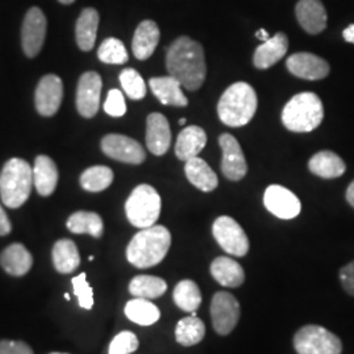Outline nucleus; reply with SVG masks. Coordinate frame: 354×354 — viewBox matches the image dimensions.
<instances>
[{
	"mask_svg": "<svg viewBox=\"0 0 354 354\" xmlns=\"http://www.w3.org/2000/svg\"><path fill=\"white\" fill-rule=\"evenodd\" d=\"M167 71L185 89L200 88L206 79V61L203 45L187 36L177 38L167 49Z\"/></svg>",
	"mask_w": 354,
	"mask_h": 354,
	"instance_id": "f257e3e1",
	"label": "nucleus"
},
{
	"mask_svg": "<svg viewBox=\"0 0 354 354\" xmlns=\"http://www.w3.org/2000/svg\"><path fill=\"white\" fill-rule=\"evenodd\" d=\"M171 241V232L165 226L142 228L127 245V260L140 269L158 266L169 251Z\"/></svg>",
	"mask_w": 354,
	"mask_h": 354,
	"instance_id": "f03ea898",
	"label": "nucleus"
},
{
	"mask_svg": "<svg viewBox=\"0 0 354 354\" xmlns=\"http://www.w3.org/2000/svg\"><path fill=\"white\" fill-rule=\"evenodd\" d=\"M257 109L254 89L244 82L230 86L218 102L219 120L230 127L247 125Z\"/></svg>",
	"mask_w": 354,
	"mask_h": 354,
	"instance_id": "7ed1b4c3",
	"label": "nucleus"
},
{
	"mask_svg": "<svg viewBox=\"0 0 354 354\" xmlns=\"http://www.w3.org/2000/svg\"><path fill=\"white\" fill-rule=\"evenodd\" d=\"M33 185V169L24 159L8 160L0 174V197L10 209H17L28 201Z\"/></svg>",
	"mask_w": 354,
	"mask_h": 354,
	"instance_id": "20e7f679",
	"label": "nucleus"
},
{
	"mask_svg": "<svg viewBox=\"0 0 354 354\" xmlns=\"http://www.w3.org/2000/svg\"><path fill=\"white\" fill-rule=\"evenodd\" d=\"M323 118V102L313 92L295 95L282 111L283 127L294 133H310L322 124Z\"/></svg>",
	"mask_w": 354,
	"mask_h": 354,
	"instance_id": "39448f33",
	"label": "nucleus"
},
{
	"mask_svg": "<svg viewBox=\"0 0 354 354\" xmlns=\"http://www.w3.org/2000/svg\"><path fill=\"white\" fill-rule=\"evenodd\" d=\"M162 198L151 185L142 184L131 192L125 203L129 222L138 228L151 227L159 219Z\"/></svg>",
	"mask_w": 354,
	"mask_h": 354,
	"instance_id": "423d86ee",
	"label": "nucleus"
},
{
	"mask_svg": "<svg viewBox=\"0 0 354 354\" xmlns=\"http://www.w3.org/2000/svg\"><path fill=\"white\" fill-rule=\"evenodd\" d=\"M294 348L298 354H342V340L320 326H306L294 336Z\"/></svg>",
	"mask_w": 354,
	"mask_h": 354,
	"instance_id": "0eeeda50",
	"label": "nucleus"
},
{
	"mask_svg": "<svg viewBox=\"0 0 354 354\" xmlns=\"http://www.w3.org/2000/svg\"><path fill=\"white\" fill-rule=\"evenodd\" d=\"M215 241L228 254L243 257L250 251V241L241 225L231 216L223 215L213 225Z\"/></svg>",
	"mask_w": 354,
	"mask_h": 354,
	"instance_id": "6e6552de",
	"label": "nucleus"
},
{
	"mask_svg": "<svg viewBox=\"0 0 354 354\" xmlns=\"http://www.w3.org/2000/svg\"><path fill=\"white\" fill-rule=\"evenodd\" d=\"M210 314L215 332L225 336L236 327L241 317V306L232 294L219 291L213 297Z\"/></svg>",
	"mask_w": 354,
	"mask_h": 354,
	"instance_id": "1a4fd4ad",
	"label": "nucleus"
},
{
	"mask_svg": "<svg viewBox=\"0 0 354 354\" xmlns=\"http://www.w3.org/2000/svg\"><path fill=\"white\" fill-rule=\"evenodd\" d=\"M102 150L114 160L129 165H142L146 159V152L140 142L121 134L105 136L102 140Z\"/></svg>",
	"mask_w": 354,
	"mask_h": 354,
	"instance_id": "9d476101",
	"label": "nucleus"
},
{
	"mask_svg": "<svg viewBox=\"0 0 354 354\" xmlns=\"http://www.w3.org/2000/svg\"><path fill=\"white\" fill-rule=\"evenodd\" d=\"M48 21L44 12L33 7L26 12L21 28V44L26 57L35 58L42 49L46 37Z\"/></svg>",
	"mask_w": 354,
	"mask_h": 354,
	"instance_id": "9b49d317",
	"label": "nucleus"
},
{
	"mask_svg": "<svg viewBox=\"0 0 354 354\" xmlns=\"http://www.w3.org/2000/svg\"><path fill=\"white\" fill-rule=\"evenodd\" d=\"M102 76L95 71H88L80 76L76 89V108L80 115L92 118L100 108Z\"/></svg>",
	"mask_w": 354,
	"mask_h": 354,
	"instance_id": "f8f14e48",
	"label": "nucleus"
},
{
	"mask_svg": "<svg viewBox=\"0 0 354 354\" xmlns=\"http://www.w3.org/2000/svg\"><path fill=\"white\" fill-rule=\"evenodd\" d=\"M64 99V83L59 76L45 75L38 82L35 102L38 113L51 117L58 112Z\"/></svg>",
	"mask_w": 354,
	"mask_h": 354,
	"instance_id": "ddd939ff",
	"label": "nucleus"
},
{
	"mask_svg": "<svg viewBox=\"0 0 354 354\" xmlns=\"http://www.w3.org/2000/svg\"><path fill=\"white\" fill-rule=\"evenodd\" d=\"M219 146L223 155L221 165L222 174L231 181H239L248 171L239 142L231 134H222L219 137Z\"/></svg>",
	"mask_w": 354,
	"mask_h": 354,
	"instance_id": "4468645a",
	"label": "nucleus"
},
{
	"mask_svg": "<svg viewBox=\"0 0 354 354\" xmlns=\"http://www.w3.org/2000/svg\"><path fill=\"white\" fill-rule=\"evenodd\" d=\"M264 205L268 212L279 219H292L301 213L302 205L291 190L281 185H270L264 193Z\"/></svg>",
	"mask_w": 354,
	"mask_h": 354,
	"instance_id": "2eb2a0df",
	"label": "nucleus"
},
{
	"mask_svg": "<svg viewBox=\"0 0 354 354\" xmlns=\"http://www.w3.org/2000/svg\"><path fill=\"white\" fill-rule=\"evenodd\" d=\"M286 67L292 75L306 80H320L329 74V64L311 53L292 54L286 61Z\"/></svg>",
	"mask_w": 354,
	"mask_h": 354,
	"instance_id": "dca6fc26",
	"label": "nucleus"
},
{
	"mask_svg": "<svg viewBox=\"0 0 354 354\" xmlns=\"http://www.w3.org/2000/svg\"><path fill=\"white\" fill-rule=\"evenodd\" d=\"M171 127L169 122L162 113H151L147 117L146 127V145L149 151L156 156H162L171 146Z\"/></svg>",
	"mask_w": 354,
	"mask_h": 354,
	"instance_id": "f3484780",
	"label": "nucleus"
},
{
	"mask_svg": "<svg viewBox=\"0 0 354 354\" xmlns=\"http://www.w3.org/2000/svg\"><path fill=\"white\" fill-rule=\"evenodd\" d=\"M295 15L298 23L310 35H319L327 26V11L320 0H299Z\"/></svg>",
	"mask_w": 354,
	"mask_h": 354,
	"instance_id": "a211bd4d",
	"label": "nucleus"
},
{
	"mask_svg": "<svg viewBox=\"0 0 354 354\" xmlns=\"http://www.w3.org/2000/svg\"><path fill=\"white\" fill-rule=\"evenodd\" d=\"M289 41L285 33H277L274 37H270L263 42L253 55V64L257 68L266 70L279 62L288 53Z\"/></svg>",
	"mask_w": 354,
	"mask_h": 354,
	"instance_id": "6ab92c4d",
	"label": "nucleus"
},
{
	"mask_svg": "<svg viewBox=\"0 0 354 354\" xmlns=\"http://www.w3.org/2000/svg\"><path fill=\"white\" fill-rule=\"evenodd\" d=\"M150 88L156 99L163 105L171 106H187L188 99L183 93L180 82L174 76H160V77H151L150 79Z\"/></svg>",
	"mask_w": 354,
	"mask_h": 354,
	"instance_id": "aec40b11",
	"label": "nucleus"
},
{
	"mask_svg": "<svg viewBox=\"0 0 354 354\" xmlns=\"http://www.w3.org/2000/svg\"><path fill=\"white\" fill-rule=\"evenodd\" d=\"M160 39V30L152 20H145L137 26L133 37V54L137 59H149L156 49Z\"/></svg>",
	"mask_w": 354,
	"mask_h": 354,
	"instance_id": "412c9836",
	"label": "nucleus"
},
{
	"mask_svg": "<svg viewBox=\"0 0 354 354\" xmlns=\"http://www.w3.org/2000/svg\"><path fill=\"white\" fill-rule=\"evenodd\" d=\"M0 266L11 276H26L33 266V257L20 243L8 245L0 254Z\"/></svg>",
	"mask_w": 354,
	"mask_h": 354,
	"instance_id": "4be33fe9",
	"label": "nucleus"
},
{
	"mask_svg": "<svg viewBox=\"0 0 354 354\" xmlns=\"http://www.w3.org/2000/svg\"><path fill=\"white\" fill-rule=\"evenodd\" d=\"M206 142L207 137L201 127H188L183 129L177 137L175 146L177 158L183 162H188L192 158L198 156L206 146Z\"/></svg>",
	"mask_w": 354,
	"mask_h": 354,
	"instance_id": "5701e85b",
	"label": "nucleus"
},
{
	"mask_svg": "<svg viewBox=\"0 0 354 354\" xmlns=\"http://www.w3.org/2000/svg\"><path fill=\"white\" fill-rule=\"evenodd\" d=\"M58 168L46 155H38L33 167V184L38 194L48 197L54 193L58 184Z\"/></svg>",
	"mask_w": 354,
	"mask_h": 354,
	"instance_id": "b1692460",
	"label": "nucleus"
},
{
	"mask_svg": "<svg viewBox=\"0 0 354 354\" xmlns=\"http://www.w3.org/2000/svg\"><path fill=\"white\" fill-rule=\"evenodd\" d=\"M212 276L225 288H238L245 279L244 269L231 257H216L210 266Z\"/></svg>",
	"mask_w": 354,
	"mask_h": 354,
	"instance_id": "393cba45",
	"label": "nucleus"
},
{
	"mask_svg": "<svg viewBox=\"0 0 354 354\" xmlns=\"http://www.w3.org/2000/svg\"><path fill=\"white\" fill-rule=\"evenodd\" d=\"M99 21L100 16L95 8L89 7L80 13L75 26L76 42L80 50L89 51L93 49L97 36Z\"/></svg>",
	"mask_w": 354,
	"mask_h": 354,
	"instance_id": "a878e982",
	"label": "nucleus"
},
{
	"mask_svg": "<svg viewBox=\"0 0 354 354\" xmlns=\"http://www.w3.org/2000/svg\"><path fill=\"white\" fill-rule=\"evenodd\" d=\"M185 175L197 189L213 192L218 187V177L209 165L198 156L185 163Z\"/></svg>",
	"mask_w": 354,
	"mask_h": 354,
	"instance_id": "bb28decb",
	"label": "nucleus"
},
{
	"mask_svg": "<svg viewBox=\"0 0 354 354\" xmlns=\"http://www.w3.org/2000/svg\"><path fill=\"white\" fill-rule=\"evenodd\" d=\"M308 169L322 178H336L344 175L346 165L337 153L320 151L310 159Z\"/></svg>",
	"mask_w": 354,
	"mask_h": 354,
	"instance_id": "cd10ccee",
	"label": "nucleus"
},
{
	"mask_svg": "<svg viewBox=\"0 0 354 354\" xmlns=\"http://www.w3.org/2000/svg\"><path fill=\"white\" fill-rule=\"evenodd\" d=\"M53 263L59 273H73L80 266V254L75 243L70 239L57 241L53 247Z\"/></svg>",
	"mask_w": 354,
	"mask_h": 354,
	"instance_id": "c85d7f7f",
	"label": "nucleus"
},
{
	"mask_svg": "<svg viewBox=\"0 0 354 354\" xmlns=\"http://www.w3.org/2000/svg\"><path fill=\"white\" fill-rule=\"evenodd\" d=\"M66 226L73 234H88L93 238H102L104 232L102 216L93 212H76L70 215Z\"/></svg>",
	"mask_w": 354,
	"mask_h": 354,
	"instance_id": "c756f323",
	"label": "nucleus"
},
{
	"mask_svg": "<svg viewBox=\"0 0 354 354\" xmlns=\"http://www.w3.org/2000/svg\"><path fill=\"white\" fill-rule=\"evenodd\" d=\"M125 315L140 326H152L160 319V311L150 299L134 298L125 306Z\"/></svg>",
	"mask_w": 354,
	"mask_h": 354,
	"instance_id": "7c9ffc66",
	"label": "nucleus"
},
{
	"mask_svg": "<svg viewBox=\"0 0 354 354\" xmlns=\"http://www.w3.org/2000/svg\"><path fill=\"white\" fill-rule=\"evenodd\" d=\"M174 301L178 308L187 313H196L203 302L198 285L192 279L180 281L174 290Z\"/></svg>",
	"mask_w": 354,
	"mask_h": 354,
	"instance_id": "2f4dec72",
	"label": "nucleus"
},
{
	"mask_svg": "<svg viewBox=\"0 0 354 354\" xmlns=\"http://www.w3.org/2000/svg\"><path fill=\"white\" fill-rule=\"evenodd\" d=\"M129 291L134 298L155 299L167 291V282L165 279L153 276H137L130 281Z\"/></svg>",
	"mask_w": 354,
	"mask_h": 354,
	"instance_id": "473e14b6",
	"label": "nucleus"
},
{
	"mask_svg": "<svg viewBox=\"0 0 354 354\" xmlns=\"http://www.w3.org/2000/svg\"><path fill=\"white\" fill-rule=\"evenodd\" d=\"M113 171L105 165H95L86 169L80 176V185L87 192L97 193L111 187L113 183Z\"/></svg>",
	"mask_w": 354,
	"mask_h": 354,
	"instance_id": "72a5a7b5",
	"label": "nucleus"
},
{
	"mask_svg": "<svg viewBox=\"0 0 354 354\" xmlns=\"http://www.w3.org/2000/svg\"><path fill=\"white\" fill-rule=\"evenodd\" d=\"M205 324L197 317L190 315L181 319L176 326V342L184 346H192L203 342L205 337Z\"/></svg>",
	"mask_w": 354,
	"mask_h": 354,
	"instance_id": "f704fd0d",
	"label": "nucleus"
},
{
	"mask_svg": "<svg viewBox=\"0 0 354 354\" xmlns=\"http://www.w3.org/2000/svg\"><path fill=\"white\" fill-rule=\"evenodd\" d=\"M97 55L102 64H125L129 61L127 48L118 38L104 39L97 51Z\"/></svg>",
	"mask_w": 354,
	"mask_h": 354,
	"instance_id": "c9c22d12",
	"label": "nucleus"
},
{
	"mask_svg": "<svg viewBox=\"0 0 354 354\" xmlns=\"http://www.w3.org/2000/svg\"><path fill=\"white\" fill-rule=\"evenodd\" d=\"M120 82L125 93L133 100H140L146 96V83L142 79L140 73L134 68H125L120 74Z\"/></svg>",
	"mask_w": 354,
	"mask_h": 354,
	"instance_id": "e433bc0d",
	"label": "nucleus"
},
{
	"mask_svg": "<svg viewBox=\"0 0 354 354\" xmlns=\"http://www.w3.org/2000/svg\"><path fill=\"white\" fill-rule=\"evenodd\" d=\"M140 346L138 337L130 332L124 330L114 337L109 345V354H131L134 353Z\"/></svg>",
	"mask_w": 354,
	"mask_h": 354,
	"instance_id": "4c0bfd02",
	"label": "nucleus"
},
{
	"mask_svg": "<svg viewBox=\"0 0 354 354\" xmlns=\"http://www.w3.org/2000/svg\"><path fill=\"white\" fill-rule=\"evenodd\" d=\"M73 288H74V294L79 299V306L82 308L91 310L93 307V290L89 286L88 281L86 273H80L71 279Z\"/></svg>",
	"mask_w": 354,
	"mask_h": 354,
	"instance_id": "58836bf2",
	"label": "nucleus"
},
{
	"mask_svg": "<svg viewBox=\"0 0 354 354\" xmlns=\"http://www.w3.org/2000/svg\"><path fill=\"white\" fill-rule=\"evenodd\" d=\"M104 111L112 117H122L127 113V104L120 89H111L104 104Z\"/></svg>",
	"mask_w": 354,
	"mask_h": 354,
	"instance_id": "ea45409f",
	"label": "nucleus"
},
{
	"mask_svg": "<svg viewBox=\"0 0 354 354\" xmlns=\"http://www.w3.org/2000/svg\"><path fill=\"white\" fill-rule=\"evenodd\" d=\"M0 354H33V351L26 342L1 340Z\"/></svg>",
	"mask_w": 354,
	"mask_h": 354,
	"instance_id": "a19ab883",
	"label": "nucleus"
},
{
	"mask_svg": "<svg viewBox=\"0 0 354 354\" xmlns=\"http://www.w3.org/2000/svg\"><path fill=\"white\" fill-rule=\"evenodd\" d=\"M340 279L345 291L351 295H354V261L342 268Z\"/></svg>",
	"mask_w": 354,
	"mask_h": 354,
	"instance_id": "79ce46f5",
	"label": "nucleus"
},
{
	"mask_svg": "<svg viewBox=\"0 0 354 354\" xmlns=\"http://www.w3.org/2000/svg\"><path fill=\"white\" fill-rule=\"evenodd\" d=\"M12 231V225L10 218L7 216V213L0 205V236H6Z\"/></svg>",
	"mask_w": 354,
	"mask_h": 354,
	"instance_id": "37998d69",
	"label": "nucleus"
},
{
	"mask_svg": "<svg viewBox=\"0 0 354 354\" xmlns=\"http://www.w3.org/2000/svg\"><path fill=\"white\" fill-rule=\"evenodd\" d=\"M342 37H344V39H345L346 42L354 44V24H352V26H349L348 28H345V29H344V32H342Z\"/></svg>",
	"mask_w": 354,
	"mask_h": 354,
	"instance_id": "c03bdc74",
	"label": "nucleus"
},
{
	"mask_svg": "<svg viewBox=\"0 0 354 354\" xmlns=\"http://www.w3.org/2000/svg\"><path fill=\"white\" fill-rule=\"evenodd\" d=\"M346 201L352 205V207H354V180L346 189Z\"/></svg>",
	"mask_w": 354,
	"mask_h": 354,
	"instance_id": "a18cd8bd",
	"label": "nucleus"
},
{
	"mask_svg": "<svg viewBox=\"0 0 354 354\" xmlns=\"http://www.w3.org/2000/svg\"><path fill=\"white\" fill-rule=\"evenodd\" d=\"M256 37L259 38V39H261L263 42H266V41H268V39L270 38V36H269V33L266 32V29H260V30L256 32Z\"/></svg>",
	"mask_w": 354,
	"mask_h": 354,
	"instance_id": "49530a36",
	"label": "nucleus"
},
{
	"mask_svg": "<svg viewBox=\"0 0 354 354\" xmlns=\"http://www.w3.org/2000/svg\"><path fill=\"white\" fill-rule=\"evenodd\" d=\"M59 3H62V4H71V3H74L75 0H58Z\"/></svg>",
	"mask_w": 354,
	"mask_h": 354,
	"instance_id": "de8ad7c7",
	"label": "nucleus"
},
{
	"mask_svg": "<svg viewBox=\"0 0 354 354\" xmlns=\"http://www.w3.org/2000/svg\"><path fill=\"white\" fill-rule=\"evenodd\" d=\"M185 122H187V120H185V118H181V120L178 121V124H180L181 127H184V125H185Z\"/></svg>",
	"mask_w": 354,
	"mask_h": 354,
	"instance_id": "09e8293b",
	"label": "nucleus"
},
{
	"mask_svg": "<svg viewBox=\"0 0 354 354\" xmlns=\"http://www.w3.org/2000/svg\"><path fill=\"white\" fill-rule=\"evenodd\" d=\"M64 298L68 301L70 299V294H64Z\"/></svg>",
	"mask_w": 354,
	"mask_h": 354,
	"instance_id": "8fccbe9b",
	"label": "nucleus"
},
{
	"mask_svg": "<svg viewBox=\"0 0 354 354\" xmlns=\"http://www.w3.org/2000/svg\"><path fill=\"white\" fill-rule=\"evenodd\" d=\"M50 354H67V353H50Z\"/></svg>",
	"mask_w": 354,
	"mask_h": 354,
	"instance_id": "3c124183",
	"label": "nucleus"
}]
</instances>
